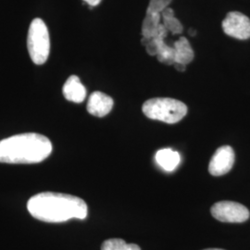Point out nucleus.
<instances>
[{
	"instance_id": "obj_17",
	"label": "nucleus",
	"mask_w": 250,
	"mask_h": 250,
	"mask_svg": "<svg viewBox=\"0 0 250 250\" xmlns=\"http://www.w3.org/2000/svg\"><path fill=\"white\" fill-rule=\"evenodd\" d=\"M171 17H175V16H174V10L170 8V7H168L167 9H165L162 11V13H161V18H162V20L171 18Z\"/></svg>"
},
{
	"instance_id": "obj_12",
	"label": "nucleus",
	"mask_w": 250,
	"mask_h": 250,
	"mask_svg": "<svg viewBox=\"0 0 250 250\" xmlns=\"http://www.w3.org/2000/svg\"><path fill=\"white\" fill-rule=\"evenodd\" d=\"M161 14L146 13L142 24V35L146 38H155L159 35L161 25Z\"/></svg>"
},
{
	"instance_id": "obj_15",
	"label": "nucleus",
	"mask_w": 250,
	"mask_h": 250,
	"mask_svg": "<svg viewBox=\"0 0 250 250\" xmlns=\"http://www.w3.org/2000/svg\"><path fill=\"white\" fill-rule=\"evenodd\" d=\"M162 24L167 29L168 32H171L173 35H179L183 33V29H184L183 25L178 19L175 17L164 19Z\"/></svg>"
},
{
	"instance_id": "obj_21",
	"label": "nucleus",
	"mask_w": 250,
	"mask_h": 250,
	"mask_svg": "<svg viewBox=\"0 0 250 250\" xmlns=\"http://www.w3.org/2000/svg\"><path fill=\"white\" fill-rule=\"evenodd\" d=\"M220 250V249H208V250Z\"/></svg>"
},
{
	"instance_id": "obj_19",
	"label": "nucleus",
	"mask_w": 250,
	"mask_h": 250,
	"mask_svg": "<svg viewBox=\"0 0 250 250\" xmlns=\"http://www.w3.org/2000/svg\"><path fill=\"white\" fill-rule=\"evenodd\" d=\"M174 65V67H175V69L179 71V72H185L186 70H187V65H185V64H181V63H174L173 64Z\"/></svg>"
},
{
	"instance_id": "obj_7",
	"label": "nucleus",
	"mask_w": 250,
	"mask_h": 250,
	"mask_svg": "<svg viewBox=\"0 0 250 250\" xmlns=\"http://www.w3.org/2000/svg\"><path fill=\"white\" fill-rule=\"evenodd\" d=\"M234 163V151L231 146L219 147L211 158L208 171L213 176H222L230 171Z\"/></svg>"
},
{
	"instance_id": "obj_13",
	"label": "nucleus",
	"mask_w": 250,
	"mask_h": 250,
	"mask_svg": "<svg viewBox=\"0 0 250 250\" xmlns=\"http://www.w3.org/2000/svg\"><path fill=\"white\" fill-rule=\"evenodd\" d=\"M101 250H141L135 244H127L120 238H112L102 244Z\"/></svg>"
},
{
	"instance_id": "obj_18",
	"label": "nucleus",
	"mask_w": 250,
	"mask_h": 250,
	"mask_svg": "<svg viewBox=\"0 0 250 250\" xmlns=\"http://www.w3.org/2000/svg\"><path fill=\"white\" fill-rule=\"evenodd\" d=\"M84 3H86L87 5H89L90 9H92L93 7L98 6L99 3L101 2V0H83Z\"/></svg>"
},
{
	"instance_id": "obj_11",
	"label": "nucleus",
	"mask_w": 250,
	"mask_h": 250,
	"mask_svg": "<svg viewBox=\"0 0 250 250\" xmlns=\"http://www.w3.org/2000/svg\"><path fill=\"white\" fill-rule=\"evenodd\" d=\"M175 52V63L188 65L194 60V50L186 37H181L173 45Z\"/></svg>"
},
{
	"instance_id": "obj_16",
	"label": "nucleus",
	"mask_w": 250,
	"mask_h": 250,
	"mask_svg": "<svg viewBox=\"0 0 250 250\" xmlns=\"http://www.w3.org/2000/svg\"><path fill=\"white\" fill-rule=\"evenodd\" d=\"M146 49L147 54H149L151 56H157L158 51H159V45L155 38L150 39V41L147 43V45H146Z\"/></svg>"
},
{
	"instance_id": "obj_4",
	"label": "nucleus",
	"mask_w": 250,
	"mask_h": 250,
	"mask_svg": "<svg viewBox=\"0 0 250 250\" xmlns=\"http://www.w3.org/2000/svg\"><path fill=\"white\" fill-rule=\"evenodd\" d=\"M27 46L33 62L42 65L47 61L50 51L49 33L45 22L41 19L33 20L29 27Z\"/></svg>"
},
{
	"instance_id": "obj_3",
	"label": "nucleus",
	"mask_w": 250,
	"mask_h": 250,
	"mask_svg": "<svg viewBox=\"0 0 250 250\" xmlns=\"http://www.w3.org/2000/svg\"><path fill=\"white\" fill-rule=\"evenodd\" d=\"M142 109L147 118L166 124H176L188 113L185 103L168 98L149 99L144 103Z\"/></svg>"
},
{
	"instance_id": "obj_1",
	"label": "nucleus",
	"mask_w": 250,
	"mask_h": 250,
	"mask_svg": "<svg viewBox=\"0 0 250 250\" xmlns=\"http://www.w3.org/2000/svg\"><path fill=\"white\" fill-rule=\"evenodd\" d=\"M27 208L34 218L45 223L84 220L88 211L86 203L80 197L53 192H44L31 197Z\"/></svg>"
},
{
	"instance_id": "obj_14",
	"label": "nucleus",
	"mask_w": 250,
	"mask_h": 250,
	"mask_svg": "<svg viewBox=\"0 0 250 250\" xmlns=\"http://www.w3.org/2000/svg\"><path fill=\"white\" fill-rule=\"evenodd\" d=\"M172 0H150L146 13L148 14H161L162 11L169 7Z\"/></svg>"
},
{
	"instance_id": "obj_8",
	"label": "nucleus",
	"mask_w": 250,
	"mask_h": 250,
	"mask_svg": "<svg viewBox=\"0 0 250 250\" xmlns=\"http://www.w3.org/2000/svg\"><path fill=\"white\" fill-rule=\"evenodd\" d=\"M113 99L102 92H94L90 95L87 103V111L93 116L101 117L107 115L113 107Z\"/></svg>"
},
{
	"instance_id": "obj_5",
	"label": "nucleus",
	"mask_w": 250,
	"mask_h": 250,
	"mask_svg": "<svg viewBox=\"0 0 250 250\" xmlns=\"http://www.w3.org/2000/svg\"><path fill=\"white\" fill-rule=\"evenodd\" d=\"M211 215L223 223H244L249 220L248 208L233 201H220L211 207Z\"/></svg>"
},
{
	"instance_id": "obj_10",
	"label": "nucleus",
	"mask_w": 250,
	"mask_h": 250,
	"mask_svg": "<svg viewBox=\"0 0 250 250\" xmlns=\"http://www.w3.org/2000/svg\"><path fill=\"white\" fill-rule=\"evenodd\" d=\"M180 154L171 148H162L156 154V161L163 170L172 171L180 163Z\"/></svg>"
},
{
	"instance_id": "obj_2",
	"label": "nucleus",
	"mask_w": 250,
	"mask_h": 250,
	"mask_svg": "<svg viewBox=\"0 0 250 250\" xmlns=\"http://www.w3.org/2000/svg\"><path fill=\"white\" fill-rule=\"evenodd\" d=\"M52 152V143L42 134L26 133L0 141V162L32 164L45 161Z\"/></svg>"
},
{
	"instance_id": "obj_20",
	"label": "nucleus",
	"mask_w": 250,
	"mask_h": 250,
	"mask_svg": "<svg viewBox=\"0 0 250 250\" xmlns=\"http://www.w3.org/2000/svg\"><path fill=\"white\" fill-rule=\"evenodd\" d=\"M188 33H189V35L191 36H195L197 35V31H196V30H194V29H190Z\"/></svg>"
},
{
	"instance_id": "obj_6",
	"label": "nucleus",
	"mask_w": 250,
	"mask_h": 250,
	"mask_svg": "<svg viewBox=\"0 0 250 250\" xmlns=\"http://www.w3.org/2000/svg\"><path fill=\"white\" fill-rule=\"evenodd\" d=\"M223 29L227 36L246 40L250 38V19L241 12H229L223 21Z\"/></svg>"
},
{
	"instance_id": "obj_9",
	"label": "nucleus",
	"mask_w": 250,
	"mask_h": 250,
	"mask_svg": "<svg viewBox=\"0 0 250 250\" xmlns=\"http://www.w3.org/2000/svg\"><path fill=\"white\" fill-rule=\"evenodd\" d=\"M64 98L74 103H82L86 97V89L76 75H72L63 85Z\"/></svg>"
}]
</instances>
